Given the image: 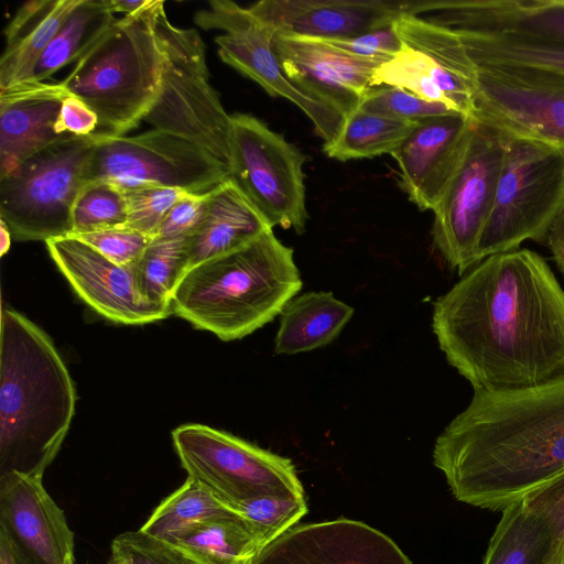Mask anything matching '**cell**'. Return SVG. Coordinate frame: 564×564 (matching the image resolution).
I'll return each mask as SVG.
<instances>
[{
  "mask_svg": "<svg viewBox=\"0 0 564 564\" xmlns=\"http://www.w3.org/2000/svg\"><path fill=\"white\" fill-rule=\"evenodd\" d=\"M447 362L474 390L519 389L564 377V290L542 256H489L433 304Z\"/></svg>",
  "mask_w": 564,
  "mask_h": 564,
  "instance_id": "1",
  "label": "cell"
},
{
  "mask_svg": "<svg viewBox=\"0 0 564 564\" xmlns=\"http://www.w3.org/2000/svg\"><path fill=\"white\" fill-rule=\"evenodd\" d=\"M452 495L501 511L564 471V377L527 388L474 390L435 441Z\"/></svg>",
  "mask_w": 564,
  "mask_h": 564,
  "instance_id": "2",
  "label": "cell"
},
{
  "mask_svg": "<svg viewBox=\"0 0 564 564\" xmlns=\"http://www.w3.org/2000/svg\"><path fill=\"white\" fill-rule=\"evenodd\" d=\"M76 393L52 339L3 308L0 330V475L43 477L70 426Z\"/></svg>",
  "mask_w": 564,
  "mask_h": 564,
  "instance_id": "3",
  "label": "cell"
},
{
  "mask_svg": "<svg viewBox=\"0 0 564 564\" xmlns=\"http://www.w3.org/2000/svg\"><path fill=\"white\" fill-rule=\"evenodd\" d=\"M293 249L272 229L250 243L189 268L175 286L172 313L225 341L281 314L301 290Z\"/></svg>",
  "mask_w": 564,
  "mask_h": 564,
  "instance_id": "4",
  "label": "cell"
},
{
  "mask_svg": "<svg viewBox=\"0 0 564 564\" xmlns=\"http://www.w3.org/2000/svg\"><path fill=\"white\" fill-rule=\"evenodd\" d=\"M161 0L117 19L62 80L98 117L96 138L124 135L154 105L162 78V52L155 31Z\"/></svg>",
  "mask_w": 564,
  "mask_h": 564,
  "instance_id": "5",
  "label": "cell"
},
{
  "mask_svg": "<svg viewBox=\"0 0 564 564\" xmlns=\"http://www.w3.org/2000/svg\"><path fill=\"white\" fill-rule=\"evenodd\" d=\"M155 31L162 78L143 121L195 143L229 167L231 116L209 83L205 43L196 29L173 25L164 2L156 13Z\"/></svg>",
  "mask_w": 564,
  "mask_h": 564,
  "instance_id": "6",
  "label": "cell"
},
{
  "mask_svg": "<svg viewBox=\"0 0 564 564\" xmlns=\"http://www.w3.org/2000/svg\"><path fill=\"white\" fill-rule=\"evenodd\" d=\"M563 209L564 150L509 139L492 210L478 243V261L517 250L525 240L545 242Z\"/></svg>",
  "mask_w": 564,
  "mask_h": 564,
  "instance_id": "7",
  "label": "cell"
},
{
  "mask_svg": "<svg viewBox=\"0 0 564 564\" xmlns=\"http://www.w3.org/2000/svg\"><path fill=\"white\" fill-rule=\"evenodd\" d=\"M95 135L53 144L0 177V219L19 241L70 236L72 213L87 183Z\"/></svg>",
  "mask_w": 564,
  "mask_h": 564,
  "instance_id": "8",
  "label": "cell"
},
{
  "mask_svg": "<svg viewBox=\"0 0 564 564\" xmlns=\"http://www.w3.org/2000/svg\"><path fill=\"white\" fill-rule=\"evenodd\" d=\"M172 441L188 478L230 509L259 496H304L290 458L232 434L188 423L173 430Z\"/></svg>",
  "mask_w": 564,
  "mask_h": 564,
  "instance_id": "9",
  "label": "cell"
},
{
  "mask_svg": "<svg viewBox=\"0 0 564 564\" xmlns=\"http://www.w3.org/2000/svg\"><path fill=\"white\" fill-rule=\"evenodd\" d=\"M393 28L401 50L376 69L371 87L403 88L475 121L477 65L458 33L414 14L400 17Z\"/></svg>",
  "mask_w": 564,
  "mask_h": 564,
  "instance_id": "10",
  "label": "cell"
},
{
  "mask_svg": "<svg viewBox=\"0 0 564 564\" xmlns=\"http://www.w3.org/2000/svg\"><path fill=\"white\" fill-rule=\"evenodd\" d=\"M230 177L228 166L195 143L152 129L131 137L97 138L88 182H108L123 192L174 187L204 194Z\"/></svg>",
  "mask_w": 564,
  "mask_h": 564,
  "instance_id": "11",
  "label": "cell"
},
{
  "mask_svg": "<svg viewBox=\"0 0 564 564\" xmlns=\"http://www.w3.org/2000/svg\"><path fill=\"white\" fill-rule=\"evenodd\" d=\"M305 161L296 147L258 118L231 116L230 178L272 228L305 231Z\"/></svg>",
  "mask_w": 564,
  "mask_h": 564,
  "instance_id": "12",
  "label": "cell"
},
{
  "mask_svg": "<svg viewBox=\"0 0 564 564\" xmlns=\"http://www.w3.org/2000/svg\"><path fill=\"white\" fill-rule=\"evenodd\" d=\"M509 138L475 122L464 160L432 210L433 245L462 275L479 263L477 248L492 210Z\"/></svg>",
  "mask_w": 564,
  "mask_h": 564,
  "instance_id": "13",
  "label": "cell"
},
{
  "mask_svg": "<svg viewBox=\"0 0 564 564\" xmlns=\"http://www.w3.org/2000/svg\"><path fill=\"white\" fill-rule=\"evenodd\" d=\"M475 121L509 139L564 150V73L514 64L477 65Z\"/></svg>",
  "mask_w": 564,
  "mask_h": 564,
  "instance_id": "14",
  "label": "cell"
},
{
  "mask_svg": "<svg viewBox=\"0 0 564 564\" xmlns=\"http://www.w3.org/2000/svg\"><path fill=\"white\" fill-rule=\"evenodd\" d=\"M194 22L204 30L224 31L215 37L224 63L258 83L270 96L295 104L325 143L335 138L343 116L302 93L286 77L272 48L273 32L248 8L231 0H212L195 13Z\"/></svg>",
  "mask_w": 564,
  "mask_h": 564,
  "instance_id": "15",
  "label": "cell"
},
{
  "mask_svg": "<svg viewBox=\"0 0 564 564\" xmlns=\"http://www.w3.org/2000/svg\"><path fill=\"white\" fill-rule=\"evenodd\" d=\"M47 251L77 295L105 318L142 325L167 317L171 306L149 302L132 265H118L76 236L45 241Z\"/></svg>",
  "mask_w": 564,
  "mask_h": 564,
  "instance_id": "16",
  "label": "cell"
},
{
  "mask_svg": "<svg viewBox=\"0 0 564 564\" xmlns=\"http://www.w3.org/2000/svg\"><path fill=\"white\" fill-rule=\"evenodd\" d=\"M430 1L261 0L249 11L273 34L316 40L357 36L427 12Z\"/></svg>",
  "mask_w": 564,
  "mask_h": 564,
  "instance_id": "17",
  "label": "cell"
},
{
  "mask_svg": "<svg viewBox=\"0 0 564 564\" xmlns=\"http://www.w3.org/2000/svg\"><path fill=\"white\" fill-rule=\"evenodd\" d=\"M271 43L286 77L302 93L343 118L360 106L381 65L323 40L273 34Z\"/></svg>",
  "mask_w": 564,
  "mask_h": 564,
  "instance_id": "18",
  "label": "cell"
},
{
  "mask_svg": "<svg viewBox=\"0 0 564 564\" xmlns=\"http://www.w3.org/2000/svg\"><path fill=\"white\" fill-rule=\"evenodd\" d=\"M250 564H412L398 544L362 521L339 518L295 525Z\"/></svg>",
  "mask_w": 564,
  "mask_h": 564,
  "instance_id": "19",
  "label": "cell"
},
{
  "mask_svg": "<svg viewBox=\"0 0 564 564\" xmlns=\"http://www.w3.org/2000/svg\"><path fill=\"white\" fill-rule=\"evenodd\" d=\"M475 122L456 113L426 118L391 153L400 186L420 210H433L443 198L464 160Z\"/></svg>",
  "mask_w": 564,
  "mask_h": 564,
  "instance_id": "20",
  "label": "cell"
},
{
  "mask_svg": "<svg viewBox=\"0 0 564 564\" xmlns=\"http://www.w3.org/2000/svg\"><path fill=\"white\" fill-rule=\"evenodd\" d=\"M0 529L35 564H74V533L42 477L0 475Z\"/></svg>",
  "mask_w": 564,
  "mask_h": 564,
  "instance_id": "21",
  "label": "cell"
},
{
  "mask_svg": "<svg viewBox=\"0 0 564 564\" xmlns=\"http://www.w3.org/2000/svg\"><path fill=\"white\" fill-rule=\"evenodd\" d=\"M69 93L62 83L26 82L0 93V177L35 153L72 139L56 131L62 102Z\"/></svg>",
  "mask_w": 564,
  "mask_h": 564,
  "instance_id": "22",
  "label": "cell"
},
{
  "mask_svg": "<svg viewBox=\"0 0 564 564\" xmlns=\"http://www.w3.org/2000/svg\"><path fill=\"white\" fill-rule=\"evenodd\" d=\"M429 21L454 31L512 32L564 44V0H436Z\"/></svg>",
  "mask_w": 564,
  "mask_h": 564,
  "instance_id": "23",
  "label": "cell"
},
{
  "mask_svg": "<svg viewBox=\"0 0 564 564\" xmlns=\"http://www.w3.org/2000/svg\"><path fill=\"white\" fill-rule=\"evenodd\" d=\"M269 229L272 227L229 177L209 192L207 216L188 239L187 270L241 248Z\"/></svg>",
  "mask_w": 564,
  "mask_h": 564,
  "instance_id": "24",
  "label": "cell"
},
{
  "mask_svg": "<svg viewBox=\"0 0 564 564\" xmlns=\"http://www.w3.org/2000/svg\"><path fill=\"white\" fill-rule=\"evenodd\" d=\"M79 0L24 2L4 29L0 58V89L30 82L57 29Z\"/></svg>",
  "mask_w": 564,
  "mask_h": 564,
  "instance_id": "25",
  "label": "cell"
},
{
  "mask_svg": "<svg viewBox=\"0 0 564 564\" xmlns=\"http://www.w3.org/2000/svg\"><path fill=\"white\" fill-rule=\"evenodd\" d=\"M354 308L332 292H306L294 296L280 314L275 352L294 355L332 343L349 322Z\"/></svg>",
  "mask_w": 564,
  "mask_h": 564,
  "instance_id": "26",
  "label": "cell"
},
{
  "mask_svg": "<svg viewBox=\"0 0 564 564\" xmlns=\"http://www.w3.org/2000/svg\"><path fill=\"white\" fill-rule=\"evenodd\" d=\"M116 20L108 0H79L42 53L30 82H44L80 59Z\"/></svg>",
  "mask_w": 564,
  "mask_h": 564,
  "instance_id": "27",
  "label": "cell"
},
{
  "mask_svg": "<svg viewBox=\"0 0 564 564\" xmlns=\"http://www.w3.org/2000/svg\"><path fill=\"white\" fill-rule=\"evenodd\" d=\"M501 511L482 564H544L552 544L549 525L523 499Z\"/></svg>",
  "mask_w": 564,
  "mask_h": 564,
  "instance_id": "28",
  "label": "cell"
},
{
  "mask_svg": "<svg viewBox=\"0 0 564 564\" xmlns=\"http://www.w3.org/2000/svg\"><path fill=\"white\" fill-rule=\"evenodd\" d=\"M169 542L199 564H250L263 550L240 517L203 523Z\"/></svg>",
  "mask_w": 564,
  "mask_h": 564,
  "instance_id": "29",
  "label": "cell"
},
{
  "mask_svg": "<svg viewBox=\"0 0 564 564\" xmlns=\"http://www.w3.org/2000/svg\"><path fill=\"white\" fill-rule=\"evenodd\" d=\"M417 122L357 108L344 117L337 134L332 141L324 143L323 151L327 156L339 161L391 154Z\"/></svg>",
  "mask_w": 564,
  "mask_h": 564,
  "instance_id": "30",
  "label": "cell"
},
{
  "mask_svg": "<svg viewBox=\"0 0 564 564\" xmlns=\"http://www.w3.org/2000/svg\"><path fill=\"white\" fill-rule=\"evenodd\" d=\"M456 32L476 65L514 64L564 73V44L512 32Z\"/></svg>",
  "mask_w": 564,
  "mask_h": 564,
  "instance_id": "31",
  "label": "cell"
},
{
  "mask_svg": "<svg viewBox=\"0 0 564 564\" xmlns=\"http://www.w3.org/2000/svg\"><path fill=\"white\" fill-rule=\"evenodd\" d=\"M237 517L240 516L187 477L155 508L140 530L169 542L203 523Z\"/></svg>",
  "mask_w": 564,
  "mask_h": 564,
  "instance_id": "32",
  "label": "cell"
},
{
  "mask_svg": "<svg viewBox=\"0 0 564 564\" xmlns=\"http://www.w3.org/2000/svg\"><path fill=\"white\" fill-rule=\"evenodd\" d=\"M188 239L154 237L133 264L141 294L151 303L171 306L172 294L187 270Z\"/></svg>",
  "mask_w": 564,
  "mask_h": 564,
  "instance_id": "33",
  "label": "cell"
},
{
  "mask_svg": "<svg viewBox=\"0 0 564 564\" xmlns=\"http://www.w3.org/2000/svg\"><path fill=\"white\" fill-rule=\"evenodd\" d=\"M124 192L108 182H88L73 207L70 236H82L127 225Z\"/></svg>",
  "mask_w": 564,
  "mask_h": 564,
  "instance_id": "34",
  "label": "cell"
},
{
  "mask_svg": "<svg viewBox=\"0 0 564 564\" xmlns=\"http://www.w3.org/2000/svg\"><path fill=\"white\" fill-rule=\"evenodd\" d=\"M231 509L251 527L263 549L297 525L307 513L304 496H259Z\"/></svg>",
  "mask_w": 564,
  "mask_h": 564,
  "instance_id": "35",
  "label": "cell"
},
{
  "mask_svg": "<svg viewBox=\"0 0 564 564\" xmlns=\"http://www.w3.org/2000/svg\"><path fill=\"white\" fill-rule=\"evenodd\" d=\"M358 108L367 112L415 122L434 116L456 113L445 105L425 100L403 88L392 86L372 87Z\"/></svg>",
  "mask_w": 564,
  "mask_h": 564,
  "instance_id": "36",
  "label": "cell"
},
{
  "mask_svg": "<svg viewBox=\"0 0 564 564\" xmlns=\"http://www.w3.org/2000/svg\"><path fill=\"white\" fill-rule=\"evenodd\" d=\"M127 227L154 238L172 207L186 194L174 187L149 186L124 192Z\"/></svg>",
  "mask_w": 564,
  "mask_h": 564,
  "instance_id": "37",
  "label": "cell"
},
{
  "mask_svg": "<svg viewBox=\"0 0 564 564\" xmlns=\"http://www.w3.org/2000/svg\"><path fill=\"white\" fill-rule=\"evenodd\" d=\"M111 558L121 564H199L172 543L140 529L121 533L112 540Z\"/></svg>",
  "mask_w": 564,
  "mask_h": 564,
  "instance_id": "38",
  "label": "cell"
},
{
  "mask_svg": "<svg viewBox=\"0 0 564 564\" xmlns=\"http://www.w3.org/2000/svg\"><path fill=\"white\" fill-rule=\"evenodd\" d=\"M118 265H132L153 239L127 226L76 236Z\"/></svg>",
  "mask_w": 564,
  "mask_h": 564,
  "instance_id": "39",
  "label": "cell"
},
{
  "mask_svg": "<svg viewBox=\"0 0 564 564\" xmlns=\"http://www.w3.org/2000/svg\"><path fill=\"white\" fill-rule=\"evenodd\" d=\"M210 192V191H209ZM209 192L186 194L170 210L155 237L189 239L202 227L208 212Z\"/></svg>",
  "mask_w": 564,
  "mask_h": 564,
  "instance_id": "40",
  "label": "cell"
},
{
  "mask_svg": "<svg viewBox=\"0 0 564 564\" xmlns=\"http://www.w3.org/2000/svg\"><path fill=\"white\" fill-rule=\"evenodd\" d=\"M323 41L354 56L376 61L381 64L390 61L402 46L400 37L393 28V23L389 26L357 36Z\"/></svg>",
  "mask_w": 564,
  "mask_h": 564,
  "instance_id": "41",
  "label": "cell"
},
{
  "mask_svg": "<svg viewBox=\"0 0 564 564\" xmlns=\"http://www.w3.org/2000/svg\"><path fill=\"white\" fill-rule=\"evenodd\" d=\"M523 500L549 525L552 534L551 546L564 538V471L527 495Z\"/></svg>",
  "mask_w": 564,
  "mask_h": 564,
  "instance_id": "42",
  "label": "cell"
},
{
  "mask_svg": "<svg viewBox=\"0 0 564 564\" xmlns=\"http://www.w3.org/2000/svg\"><path fill=\"white\" fill-rule=\"evenodd\" d=\"M98 117L80 98L68 94L61 107L56 131L69 138H83L95 134Z\"/></svg>",
  "mask_w": 564,
  "mask_h": 564,
  "instance_id": "43",
  "label": "cell"
},
{
  "mask_svg": "<svg viewBox=\"0 0 564 564\" xmlns=\"http://www.w3.org/2000/svg\"><path fill=\"white\" fill-rule=\"evenodd\" d=\"M545 242L558 270L564 274V209L551 226Z\"/></svg>",
  "mask_w": 564,
  "mask_h": 564,
  "instance_id": "44",
  "label": "cell"
},
{
  "mask_svg": "<svg viewBox=\"0 0 564 564\" xmlns=\"http://www.w3.org/2000/svg\"><path fill=\"white\" fill-rule=\"evenodd\" d=\"M0 564H35L2 529H0Z\"/></svg>",
  "mask_w": 564,
  "mask_h": 564,
  "instance_id": "45",
  "label": "cell"
},
{
  "mask_svg": "<svg viewBox=\"0 0 564 564\" xmlns=\"http://www.w3.org/2000/svg\"><path fill=\"white\" fill-rule=\"evenodd\" d=\"M154 0H108L110 9L113 13H124L130 15L138 13L150 7Z\"/></svg>",
  "mask_w": 564,
  "mask_h": 564,
  "instance_id": "46",
  "label": "cell"
},
{
  "mask_svg": "<svg viewBox=\"0 0 564 564\" xmlns=\"http://www.w3.org/2000/svg\"><path fill=\"white\" fill-rule=\"evenodd\" d=\"M0 254L3 256L10 249L12 235L4 221L0 219Z\"/></svg>",
  "mask_w": 564,
  "mask_h": 564,
  "instance_id": "47",
  "label": "cell"
},
{
  "mask_svg": "<svg viewBox=\"0 0 564 564\" xmlns=\"http://www.w3.org/2000/svg\"><path fill=\"white\" fill-rule=\"evenodd\" d=\"M109 564H121V563L110 557Z\"/></svg>",
  "mask_w": 564,
  "mask_h": 564,
  "instance_id": "48",
  "label": "cell"
}]
</instances>
